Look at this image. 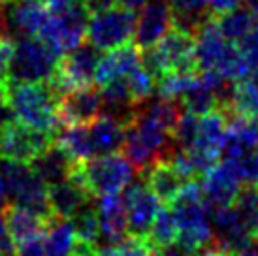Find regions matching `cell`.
Instances as JSON below:
<instances>
[{
	"label": "cell",
	"instance_id": "cell-35",
	"mask_svg": "<svg viewBox=\"0 0 258 256\" xmlns=\"http://www.w3.org/2000/svg\"><path fill=\"white\" fill-rule=\"evenodd\" d=\"M124 79H126L130 96H132L136 106H142L144 102H147L157 89V78L145 68L144 64L136 66Z\"/></svg>",
	"mask_w": 258,
	"mask_h": 256
},
{
	"label": "cell",
	"instance_id": "cell-32",
	"mask_svg": "<svg viewBox=\"0 0 258 256\" xmlns=\"http://www.w3.org/2000/svg\"><path fill=\"white\" fill-rule=\"evenodd\" d=\"M72 226L74 234L79 241L96 245L98 249V237H100V222H98V209L93 204V200H89L87 204L79 207L78 211L72 215Z\"/></svg>",
	"mask_w": 258,
	"mask_h": 256
},
{
	"label": "cell",
	"instance_id": "cell-40",
	"mask_svg": "<svg viewBox=\"0 0 258 256\" xmlns=\"http://www.w3.org/2000/svg\"><path fill=\"white\" fill-rule=\"evenodd\" d=\"M15 51V40L12 38V34H8L6 30H0V79L6 83L8 68L12 62Z\"/></svg>",
	"mask_w": 258,
	"mask_h": 256
},
{
	"label": "cell",
	"instance_id": "cell-17",
	"mask_svg": "<svg viewBox=\"0 0 258 256\" xmlns=\"http://www.w3.org/2000/svg\"><path fill=\"white\" fill-rule=\"evenodd\" d=\"M4 15L8 34L19 38H36L49 15V8L43 0H14Z\"/></svg>",
	"mask_w": 258,
	"mask_h": 256
},
{
	"label": "cell",
	"instance_id": "cell-23",
	"mask_svg": "<svg viewBox=\"0 0 258 256\" xmlns=\"http://www.w3.org/2000/svg\"><path fill=\"white\" fill-rule=\"evenodd\" d=\"M2 215L15 245L27 241L34 235L45 234V228L49 224V221H45L43 217L17 204H6V207L2 209Z\"/></svg>",
	"mask_w": 258,
	"mask_h": 256
},
{
	"label": "cell",
	"instance_id": "cell-33",
	"mask_svg": "<svg viewBox=\"0 0 258 256\" xmlns=\"http://www.w3.org/2000/svg\"><path fill=\"white\" fill-rule=\"evenodd\" d=\"M232 206L236 209L239 221L247 228V232L258 243V188L252 185H245L243 190L237 192Z\"/></svg>",
	"mask_w": 258,
	"mask_h": 256
},
{
	"label": "cell",
	"instance_id": "cell-20",
	"mask_svg": "<svg viewBox=\"0 0 258 256\" xmlns=\"http://www.w3.org/2000/svg\"><path fill=\"white\" fill-rule=\"evenodd\" d=\"M140 64H142V49L136 43H122L119 47L108 49V53L100 57L94 70V81L102 87L113 79L126 78Z\"/></svg>",
	"mask_w": 258,
	"mask_h": 256
},
{
	"label": "cell",
	"instance_id": "cell-3",
	"mask_svg": "<svg viewBox=\"0 0 258 256\" xmlns=\"http://www.w3.org/2000/svg\"><path fill=\"white\" fill-rule=\"evenodd\" d=\"M194 62L198 70H215L234 83L249 78L239 47L222 36L213 17L194 30Z\"/></svg>",
	"mask_w": 258,
	"mask_h": 256
},
{
	"label": "cell",
	"instance_id": "cell-7",
	"mask_svg": "<svg viewBox=\"0 0 258 256\" xmlns=\"http://www.w3.org/2000/svg\"><path fill=\"white\" fill-rule=\"evenodd\" d=\"M0 171L6 183L8 198H14L17 206L34 211L45 221L55 219L51 213L49 202H47V185L38 177L29 164L2 160Z\"/></svg>",
	"mask_w": 258,
	"mask_h": 256
},
{
	"label": "cell",
	"instance_id": "cell-55",
	"mask_svg": "<svg viewBox=\"0 0 258 256\" xmlns=\"http://www.w3.org/2000/svg\"><path fill=\"white\" fill-rule=\"evenodd\" d=\"M2 6H4V4H2V0H0V8H2Z\"/></svg>",
	"mask_w": 258,
	"mask_h": 256
},
{
	"label": "cell",
	"instance_id": "cell-42",
	"mask_svg": "<svg viewBox=\"0 0 258 256\" xmlns=\"http://www.w3.org/2000/svg\"><path fill=\"white\" fill-rule=\"evenodd\" d=\"M0 256H15V243L8 232L2 211H0Z\"/></svg>",
	"mask_w": 258,
	"mask_h": 256
},
{
	"label": "cell",
	"instance_id": "cell-25",
	"mask_svg": "<svg viewBox=\"0 0 258 256\" xmlns=\"http://www.w3.org/2000/svg\"><path fill=\"white\" fill-rule=\"evenodd\" d=\"M89 134H91L94 157L111 155V153L122 151L126 124H122L121 121H117L109 115H100L89 124Z\"/></svg>",
	"mask_w": 258,
	"mask_h": 256
},
{
	"label": "cell",
	"instance_id": "cell-48",
	"mask_svg": "<svg viewBox=\"0 0 258 256\" xmlns=\"http://www.w3.org/2000/svg\"><path fill=\"white\" fill-rule=\"evenodd\" d=\"M74 2H78V0H45L49 10H62V8L72 6Z\"/></svg>",
	"mask_w": 258,
	"mask_h": 256
},
{
	"label": "cell",
	"instance_id": "cell-21",
	"mask_svg": "<svg viewBox=\"0 0 258 256\" xmlns=\"http://www.w3.org/2000/svg\"><path fill=\"white\" fill-rule=\"evenodd\" d=\"M76 164L78 162H74L60 145L53 143L32 158L29 166L45 185H55V183H60V181L70 177Z\"/></svg>",
	"mask_w": 258,
	"mask_h": 256
},
{
	"label": "cell",
	"instance_id": "cell-12",
	"mask_svg": "<svg viewBox=\"0 0 258 256\" xmlns=\"http://www.w3.org/2000/svg\"><path fill=\"white\" fill-rule=\"evenodd\" d=\"M122 192H124L122 200H124V207H126L128 235L147 237L151 224L160 209V200L147 188L144 181L130 183Z\"/></svg>",
	"mask_w": 258,
	"mask_h": 256
},
{
	"label": "cell",
	"instance_id": "cell-16",
	"mask_svg": "<svg viewBox=\"0 0 258 256\" xmlns=\"http://www.w3.org/2000/svg\"><path fill=\"white\" fill-rule=\"evenodd\" d=\"M208 211L211 228H213V241L217 247L237 254L239 250L256 243L252 239V235L247 232V228L243 226V222L239 221L234 206L217 207V209H208Z\"/></svg>",
	"mask_w": 258,
	"mask_h": 256
},
{
	"label": "cell",
	"instance_id": "cell-14",
	"mask_svg": "<svg viewBox=\"0 0 258 256\" xmlns=\"http://www.w3.org/2000/svg\"><path fill=\"white\" fill-rule=\"evenodd\" d=\"M173 27L172 10L166 0H147L140 8L134 27V43L140 49L153 47Z\"/></svg>",
	"mask_w": 258,
	"mask_h": 256
},
{
	"label": "cell",
	"instance_id": "cell-30",
	"mask_svg": "<svg viewBox=\"0 0 258 256\" xmlns=\"http://www.w3.org/2000/svg\"><path fill=\"white\" fill-rule=\"evenodd\" d=\"M228 113L258 119V76H249L234 83Z\"/></svg>",
	"mask_w": 258,
	"mask_h": 256
},
{
	"label": "cell",
	"instance_id": "cell-2",
	"mask_svg": "<svg viewBox=\"0 0 258 256\" xmlns=\"http://www.w3.org/2000/svg\"><path fill=\"white\" fill-rule=\"evenodd\" d=\"M172 213L179 228L175 245L186 256H196L200 250L215 245L200 181H188L181 188L179 194L172 200Z\"/></svg>",
	"mask_w": 258,
	"mask_h": 256
},
{
	"label": "cell",
	"instance_id": "cell-8",
	"mask_svg": "<svg viewBox=\"0 0 258 256\" xmlns=\"http://www.w3.org/2000/svg\"><path fill=\"white\" fill-rule=\"evenodd\" d=\"M89 17L91 14L87 12L81 0L62 10H49V15L36 38H40L57 55L62 57L66 51L78 47L85 40Z\"/></svg>",
	"mask_w": 258,
	"mask_h": 256
},
{
	"label": "cell",
	"instance_id": "cell-36",
	"mask_svg": "<svg viewBox=\"0 0 258 256\" xmlns=\"http://www.w3.org/2000/svg\"><path fill=\"white\" fill-rule=\"evenodd\" d=\"M228 164L236 173L241 185H256L258 183V145L243 151L234 158H221Z\"/></svg>",
	"mask_w": 258,
	"mask_h": 256
},
{
	"label": "cell",
	"instance_id": "cell-11",
	"mask_svg": "<svg viewBox=\"0 0 258 256\" xmlns=\"http://www.w3.org/2000/svg\"><path fill=\"white\" fill-rule=\"evenodd\" d=\"M55 143V136L25 126L14 117L0 122V160L29 164L43 149Z\"/></svg>",
	"mask_w": 258,
	"mask_h": 256
},
{
	"label": "cell",
	"instance_id": "cell-47",
	"mask_svg": "<svg viewBox=\"0 0 258 256\" xmlns=\"http://www.w3.org/2000/svg\"><path fill=\"white\" fill-rule=\"evenodd\" d=\"M157 256H186L183 250L173 243V245H168V247H162V249L157 250Z\"/></svg>",
	"mask_w": 258,
	"mask_h": 256
},
{
	"label": "cell",
	"instance_id": "cell-57",
	"mask_svg": "<svg viewBox=\"0 0 258 256\" xmlns=\"http://www.w3.org/2000/svg\"><path fill=\"white\" fill-rule=\"evenodd\" d=\"M256 185H258V183H256Z\"/></svg>",
	"mask_w": 258,
	"mask_h": 256
},
{
	"label": "cell",
	"instance_id": "cell-34",
	"mask_svg": "<svg viewBox=\"0 0 258 256\" xmlns=\"http://www.w3.org/2000/svg\"><path fill=\"white\" fill-rule=\"evenodd\" d=\"M177 234H179V228H177V222H175L172 209L160 207L157 217H155V221H153V224L149 228V234H147L149 243L158 250L162 249V247L173 245L175 239H177Z\"/></svg>",
	"mask_w": 258,
	"mask_h": 256
},
{
	"label": "cell",
	"instance_id": "cell-4",
	"mask_svg": "<svg viewBox=\"0 0 258 256\" xmlns=\"http://www.w3.org/2000/svg\"><path fill=\"white\" fill-rule=\"evenodd\" d=\"M70 177L76 179L93 200L106 194H119L132 183L134 166L119 153L100 155L74 166Z\"/></svg>",
	"mask_w": 258,
	"mask_h": 256
},
{
	"label": "cell",
	"instance_id": "cell-52",
	"mask_svg": "<svg viewBox=\"0 0 258 256\" xmlns=\"http://www.w3.org/2000/svg\"><path fill=\"white\" fill-rule=\"evenodd\" d=\"M247 2V8L251 10L252 17H254V23H258V0H245Z\"/></svg>",
	"mask_w": 258,
	"mask_h": 256
},
{
	"label": "cell",
	"instance_id": "cell-1",
	"mask_svg": "<svg viewBox=\"0 0 258 256\" xmlns=\"http://www.w3.org/2000/svg\"><path fill=\"white\" fill-rule=\"evenodd\" d=\"M60 94L47 83H17L8 87V109L25 126L57 136L62 128L58 119Z\"/></svg>",
	"mask_w": 258,
	"mask_h": 256
},
{
	"label": "cell",
	"instance_id": "cell-53",
	"mask_svg": "<svg viewBox=\"0 0 258 256\" xmlns=\"http://www.w3.org/2000/svg\"><path fill=\"white\" fill-rule=\"evenodd\" d=\"M93 256H108V254H104V252H100V250H98V252H96V254H93Z\"/></svg>",
	"mask_w": 258,
	"mask_h": 256
},
{
	"label": "cell",
	"instance_id": "cell-37",
	"mask_svg": "<svg viewBox=\"0 0 258 256\" xmlns=\"http://www.w3.org/2000/svg\"><path fill=\"white\" fill-rule=\"evenodd\" d=\"M100 252L108 256H157V249L151 245L147 237H134V235H128L115 247L104 249Z\"/></svg>",
	"mask_w": 258,
	"mask_h": 256
},
{
	"label": "cell",
	"instance_id": "cell-27",
	"mask_svg": "<svg viewBox=\"0 0 258 256\" xmlns=\"http://www.w3.org/2000/svg\"><path fill=\"white\" fill-rule=\"evenodd\" d=\"M172 10L173 27L194 34V30L213 15L209 14L206 0H166Z\"/></svg>",
	"mask_w": 258,
	"mask_h": 256
},
{
	"label": "cell",
	"instance_id": "cell-26",
	"mask_svg": "<svg viewBox=\"0 0 258 256\" xmlns=\"http://www.w3.org/2000/svg\"><path fill=\"white\" fill-rule=\"evenodd\" d=\"M55 143L68 153L74 162H83L94 157L89 124H68L62 126L55 136Z\"/></svg>",
	"mask_w": 258,
	"mask_h": 256
},
{
	"label": "cell",
	"instance_id": "cell-46",
	"mask_svg": "<svg viewBox=\"0 0 258 256\" xmlns=\"http://www.w3.org/2000/svg\"><path fill=\"white\" fill-rule=\"evenodd\" d=\"M196 256H236L234 252H230V250H224L221 247H217V245H211L208 249L200 250Z\"/></svg>",
	"mask_w": 258,
	"mask_h": 256
},
{
	"label": "cell",
	"instance_id": "cell-38",
	"mask_svg": "<svg viewBox=\"0 0 258 256\" xmlns=\"http://www.w3.org/2000/svg\"><path fill=\"white\" fill-rule=\"evenodd\" d=\"M198 117L200 115H194L190 111L179 115L172 132V140L177 147H183V149L192 147L194 138H196V128H198Z\"/></svg>",
	"mask_w": 258,
	"mask_h": 256
},
{
	"label": "cell",
	"instance_id": "cell-51",
	"mask_svg": "<svg viewBox=\"0 0 258 256\" xmlns=\"http://www.w3.org/2000/svg\"><path fill=\"white\" fill-rule=\"evenodd\" d=\"M236 256H258V245H249L247 249H243V250H239Z\"/></svg>",
	"mask_w": 258,
	"mask_h": 256
},
{
	"label": "cell",
	"instance_id": "cell-43",
	"mask_svg": "<svg viewBox=\"0 0 258 256\" xmlns=\"http://www.w3.org/2000/svg\"><path fill=\"white\" fill-rule=\"evenodd\" d=\"M241 2H243V0H206L209 14L213 15V17L226 14V12H230V10L241 6Z\"/></svg>",
	"mask_w": 258,
	"mask_h": 256
},
{
	"label": "cell",
	"instance_id": "cell-18",
	"mask_svg": "<svg viewBox=\"0 0 258 256\" xmlns=\"http://www.w3.org/2000/svg\"><path fill=\"white\" fill-rule=\"evenodd\" d=\"M200 185L202 192H204V202H206L208 209L232 206L237 192L241 190L239 179L236 177V173L232 171V168L224 160L217 162L202 177Z\"/></svg>",
	"mask_w": 258,
	"mask_h": 256
},
{
	"label": "cell",
	"instance_id": "cell-45",
	"mask_svg": "<svg viewBox=\"0 0 258 256\" xmlns=\"http://www.w3.org/2000/svg\"><path fill=\"white\" fill-rule=\"evenodd\" d=\"M12 113H10V109H8V87L6 83L0 79V122L10 119Z\"/></svg>",
	"mask_w": 258,
	"mask_h": 256
},
{
	"label": "cell",
	"instance_id": "cell-31",
	"mask_svg": "<svg viewBox=\"0 0 258 256\" xmlns=\"http://www.w3.org/2000/svg\"><path fill=\"white\" fill-rule=\"evenodd\" d=\"M217 27L230 42H241L254 29V17L249 8L237 6L226 14L217 15Z\"/></svg>",
	"mask_w": 258,
	"mask_h": 256
},
{
	"label": "cell",
	"instance_id": "cell-56",
	"mask_svg": "<svg viewBox=\"0 0 258 256\" xmlns=\"http://www.w3.org/2000/svg\"><path fill=\"white\" fill-rule=\"evenodd\" d=\"M43 2H45V0H43Z\"/></svg>",
	"mask_w": 258,
	"mask_h": 256
},
{
	"label": "cell",
	"instance_id": "cell-41",
	"mask_svg": "<svg viewBox=\"0 0 258 256\" xmlns=\"http://www.w3.org/2000/svg\"><path fill=\"white\" fill-rule=\"evenodd\" d=\"M15 256H47L45 254V243H43V234L34 235L27 241L15 245Z\"/></svg>",
	"mask_w": 258,
	"mask_h": 256
},
{
	"label": "cell",
	"instance_id": "cell-54",
	"mask_svg": "<svg viewBox=\"0 0 258 256\" xmlns=\"http://www.w3.org/2000/svg\"><path fill=\"white\" fill-rule=\"evenodd\" d=\"M10 2H14V0H2V4H10Z\"/></svg>",
	"mask_w": 258,
	"mask_h": 256
},
{
	"label": "cell",
	"instance_id": "cell-19",
	"mask_svg": "<svg viewBox=\"0 0 258 256\" xmlns=\"http://www.w3.org/2000/svg\"><path fill=\"white\" fill-rule=\"evenodd\" d=\"M142 177H144V183L147 185V188L160 202H166V204L172 202L181 192V188L190 181L170 158L166 157L157 158L147 168H144Z\"/></svg>",
	"mask_w": 258,
	"mask_h": 256
},
{
	"label": "cell",
	"instance_id": "cell-39",
	"mask_svg": "<svg viewBox=\"0 0 258 256\" xmlns=\"http://www.w3.org/2000/svg\"><path fill=\"white\" fill-rule=\"evenodd\" d=\"M239 53L247 64L249 76H258V27L239 42Z\"/></svg>",
	"mask_w": 258,
	"mask_h": 256
},
{
	"label": "cell",
	"instance_id": "cell-22",
	"mask_svg": "<svg viewBox=\"0 0 258 256\" xmlns=\"http://www.w3.org/2000/svg\"><path fill=\"white\" fill-rule=\"evenodd\" d=\"M89 200L93 198L72 177L55 185H47V202H49L51 213L57 219H72V215Z\"/></svg>",
	"mask_w": 258,
	"mask_h": 256
},
{
	"label": "cell",
	"instance_id": "cell-44",
	"mask_svg": "<svg viewBox=\"0 0 258 256\" xmlns=\"http://www.w3.org/2000/svg\"><path fill=\"white\" fill-rule=\"evenodd\" d=\"M81 2H83V6L87 8L89 14H96V12L108 10V8L117 4V0H81Z\"/></svg>",
	"mask_w": 258,
	"mask_h": 256
},
{
	"label": "cell",
	"instance_id": "cell-5",
	"mask_svg": "<svg viewBox=\"0 0 258 256\" xmlns=\"http://www.w3.org/2000/svg\"><path fill=\"white\" fill-rule=\"evenodd\" d=\"M142 64L157 81L170 72H196L194 34L172 27L153 47L142 49Z\"/></svg>",
	"mask_w": 258,
	"mask_h": 256
},
{
	"label": "cell",
	"instance_id": "cell-50",
	"mask_svg": "<svg viewBox=\"0 0 258 256\" xmlns=\"http://www.w3.org/2000/svg\"><path fill=\"white\" fill-rule=\"evenodd\" d=\"M8 204V194H6V183H4V177H2V171H0V211L6 207Z\"/></svg>",
	"mask_w": 258,
	"mask_h": 256
},
{
	"label": "cell",
	"instance_id": "cell-10",
	"mask_svg": "<svg viewBox=\"0 0 258 256\" xmlns=\"http://www.w3.org/2000/svg\"><path fill=\"white\" fill-rule=\"evenodd\" d=\"M100 60V51L91 43H79L78 47L66 51L58 58L57 68L47 81L58 94H64L72 89L91 85L94 79V70Z\"/></svg>",
	"mask_w": 258,
	"mask_h": 256
},
{
	"label": "cell",
	"instance_id": "cell-28",
	"mask_svg": "<svg viewBox=\"0 0 258 256\" xmlns=\"http://www.w3.org/2000/svg\"><path fill=\"white\" fill-rule=\"evenodd\" d=\"M45 254L47 256H72L76 247V234L70 219H51L45 234Z\"/></svg>",
	"mask_w": 258,
	"mask_h": 256
},
{
	"label": "cell",
	"instance_id": "cell-15",
	"mask_svg": "<svg viewBox=\"0 0 258 256\" xmlns=\"http://www.w3.org/2000/svg\"><path fill=\"white\" fill-rule=\"evenodd\" d=\"M96 209H98V222H100V237H98V250L111 249L117 243L128 237V224H126V207L119 194H106L100 196Z\"/></svg>",
	"mask_w": 258,
	"mask_h": 256
},
{
	"label": "cell",
	"instance_id": "cell-13",
	"mask_svg": "<svg viewBox=\"0 0 258 256\" xmlns=\"http://www.w3.org/2000/svg\"><path fill=\"white\" fill-rule=\"evenodd\" d=\"M102 113L100 91L91 85L72 89L60 94L58 100V119L62 126L68 124H91Z\"/></svg>",
	"mask_w": 258,
	"mask_h": 256
},
{
	"label": "cell",
	"instance_id": "cell-24",
	"mask_svg": "<svg viewBox=\"0 0 258 256\" xmlns=\"http://www.w3.org/2000/svg\"><path fill=\"white\" fill-rule=\"evenodd\" d=\"M228 130V117L222 109H213L209 113H204L198 117V128H196V138H194V149L213 153L221 158V147L226 138Z\"/></svg>",
	"mask_w": 258,
	"mask_h": 256
},
{
	"label": "cell",
	"instance_id": "cell-49",
	"mask_svg": "<svg viewBox=\"0 0 258 256\" xmlns=\"http://www.w3.org/2000/svg\"><path fill=\"white\" fill-rule=\"evenodd\" d=\"M145 2H147V0H117V4H119V6L128 8V10H132V12L140 10V8L144 6Z\"/></svg>",
	"mask_w": 258,
	"mask_h": 256
},
{
	"label": "cell",
	"instance_id": "cell-6",
	"mask_svg": "<svg viewBox=\"0 0 258 256\" xmlns=\"http://www.w3.org/2000/svg\"><path fill=\"white\" fill-rule=\"evenodd\" d=\"M57 55L40 38H19L6 76V87L17 83H42L49 81L57 68Z\"/></svg>",
	"mask_w": 258,
	"mask_h": 256
},
{
	"label": "cell",
	"instance_id": "cell-29",
	"mask_svg": "<svg viewBox=\"0 0 258 256\" xmlns=\"http://www.w3.org/2000/svg\"><path fill=\"white\" fill-rule=\"evenodd\" d=\"M179 102L183 104L185 111H190L194 115H204L213 109H219V100H217L215 93L206 85L200 74H196L194 81L188 85L185 93L181 94Z\"/></svg>",
	"mask_w": 258,
	"mask_h": 256
},
{
	"label": "cell",
	"instance_id": "cell-9",
	"mask_svg": "<svg viewBox=\"0 0 258 256\" xmlns=\"http://www.w3.org/2000/svg\"><path fill=\"white\" fill-rule=\"evenodd\" d=\"M136 27V15L124 6H111L91 14L87 23L85 38L98 51H108L122 43L132 42Z\"/></svg>",
	"mask_w": 258,
	"mask_h": 256
}]
</instances>
